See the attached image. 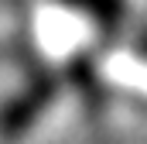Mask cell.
<instances>
[{
    "mask_svg": "<svg viewBox=\"0 0 147 144\" xmlns=\"http://www.w3.org/2000/svg\"><path fill=\"white\" fill-rule=\"evenodd\" d=\"M55 93H58V79H55V75L34 79L21 96H14L7 107L0 110V134H3V137H14V134L28 130L38 120V113L55 100Z\"/></svg>",
    "mask_w": 147,
    "mask_h": 144,
    "instance_id": "6da1fadb",
    "label": "cell"
},
{
    "mask_svg": "<svg viewBox=\"0 0 147 144\" xmlns=\"http://www.w3.org/2000/svg\"><path fill=\"white\" fill-rule=\"evenodd\" d=\"M134 48H137V52H140V55L147 58V31H140V35H137V41H134Z\"/></svg>",
    "mask_w": 147,
    "mask_h": 144,
    "instance_id": "277c9868",
    "label": "cell"
},
{
    "mask_svg": "<svg viewBox=\"0 0 147 144\" xmlns=\"http://www.w3.org/2000/svg\"><path fill=\"white\" fill-rule=\"evenodd\" d=\"M62 3H69L75 10H82V14H89V17H96L99 24H120L123 21V14H127V7H123V0H62Z\"/></svg>",
    "mask_w": 147,
    "mask_h": 144,
    "instance_id": "7a4b0ae2",
    "label": "cell"
},
{
    "mask_svg": "<svg viewBox=\"0 0 147 144\" xmlns=\"http://www.w3.org/2000/svg\"><path fill=\"white\" fill-rule=\"evenodd\" d=\"M69 79L75 82V89H79L82 96H92L96 103L103 100V89H99V75H96V69H92L89 62H82V58H79L72 69H69Z\"/></svg>",
    "mask_w": 147,
    "mask_h": 144,
    "instance_id": "3957f363",
    "label": "cell"
}]
</instances>
